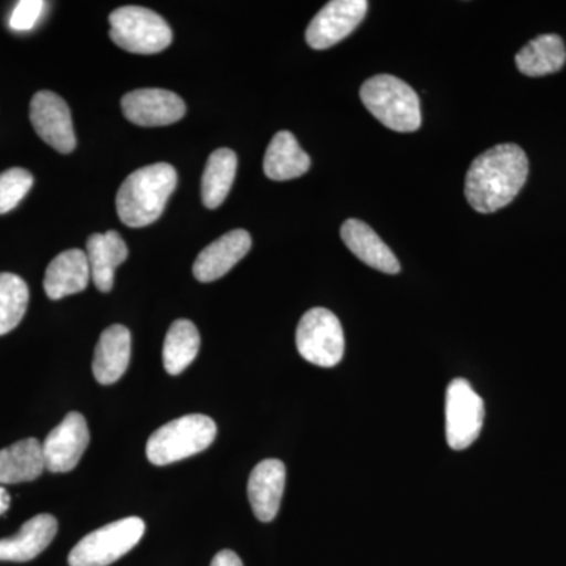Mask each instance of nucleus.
I'll use <instances>...</instances> for the list:
<instances>
[{
    "label": "nucleus",
    "instance_id": "f257e3e1",
    "mask_svg": "<svg viewBox=\"0 0 566 566\" xmlns=\"http://www.w3.org/2000/svg\"><path fill=\"white\" fill-rule=\"evenodd\" d=\"M528 175V159L515 144L495 145L476 156L465 175V199L475 211L494 212L515 200Z\"/></svg>",
    "mask_w": 566,
    "mask_h": 566
},
{
    "label": "nucleus",
    "instance_id": "f03ea898",
    "mask_svg": "<svg viewBox=\"0 0 566 566\" xmlns=\"http://www.w3.org/2000/svg\"><path fill=\"white\" fill-rule=\"evenodd\" d=\"M177 170L166 163L153 164L136 170L118 189V218L133 229H140L158 221L167 200L177 188Z\"/></svg>",
    "mask_w": 566,
    "mask_h": 566
},
{
    "label": "nucleus",
    "instance_id": "7ed1b4c3",
    "mask_svg": "<svg viewBox=\"0 0 566 566\" xmlns=\"http://www.w3.org/2000/svg\"><path fill=\"white\" fill-rule=\"evenodd\" d=\"M360 99L375 118L397 133H415L420 128L419 96L405 81L390 74H378L365 81Z\"/></svg>",
    "mask_w": 566,
    "mask_h": 566
},
{
    "label": "nucleus",
    "instance_id": "20e7f679",
    "mask_svg": "<svg viewBox=\"0 0 566 566\" xmlns=\"http://www.w3.org/2000/svg\"><path fill=\"white\" fill-rule=\"evenodd\" d=\"M218 427L211 417L182 416L164 424L147 442V458L151 464L167 465L202 453L214 442Z\"/></svg>",
    "mask_w": 566,
    "mask_h": 566
},
{
    "label": "nucleus",
    "instance_id": "39448f33",
    "mask_svg": "<svg viewBox=\"0 0 566 566\" xmlns=\"http://www.w3.org/2000/svg\"><path fill=\"white\" fill-rule=\"evenodd\" d=\"M111 40L133 54H158L172 43V29L163 17L144 7H120L112 11Z\"/></svg>",
    "mask_w": 566,
    "mask_h": 566
},
{
    "label": "nucleus",
    "instance_id": "423d86ee",
    "mask_svg": "<svg viewBox=\"0 0 566 566\" xmlns=\"http://www.w3.org/2000/svg\"><path fill=\"white\" fill-rule=\"evenodd\" d=\"M145 534L140 517H123L85 535L71 549L70 566H109L134 549Z\"/></svg>",
    "mask_w": 566,
    "mask_h": 566
},
{
    "label": "nucleus",
    "instance_id": "0eeeda50",
    "mask_svg": "<svg viewBox=\"0 0 566 566\" xmlns=\"http://www.w3.org/2000/svg\"><path fill=\"white\" fill-rule=\"evenodd\" d=\"M296 346L307 363L335 367L345 353L344 329L337 316L327 308H311L297 324Z\"/></svg>",
    "mask_w": 566,
    "mask_h": 566
},
{
    "label": "nucleus",
    "instance_id": "6e6552de",
    "mask_svg": "<svg viewBox=\"0 0 566 566\" xmlns=\"http://www.w3.org/2000/svg\"><path fill=\"white\" fill-rule=\"evenodd\" d=\"M485 419V403L463 378L453 379L446 394V436L453 450L476 441Z\"/></svg>",
    "mask_w": 566,
    "mask_h": 566
},
{
    "label": "nucleus",
    "instance_id": "1a4fd4ad",
    "mask_svg": "<svg viewBox=\"0 0 566 566\" xmlns=\"http://www.w3.org/2000/svg\"><path fill=\"white\" fill-rule=\"evenodd\" d=\"M91 442L87 420L80 412H70L43 442L44 464L52 474H66L80 464Z\"/></svg>",
    "mask_w": 566,
    "mask_h": 566
},
{
    "label": "nucleus",
    "instance_id": "9d476101",
    "mask_svg": "<svg viewBox=\"0 0 566 566\" xmlns=\"http://www.w3.org/2000/svg\"><path fill=\"white\" fill-rule=\"evenodd\" d=\"M367 10V0H333L326 3L305 32L308 46L314 50L334 46L363 22Z\"/></svg>",
    "mask_w": 566,
    "mask_h": 566
},
{
    "label": "nucleus",
    "instance_id": "9b49d317",
    "mask_svg": "<svg viewBox=\"0 0 566 566\" xmlns=\"http://www.w3.org/2000/svg\"><path fill=\"white\" fill-rule=\"evenodd\" d=\"M31 122L41 139L54 150L69 155L76 148L69 104L54 92H39L33 96Z\"/></svg>",
    "mask_w": 566,
    "mask_h": 566
},
{
    "label": "nucleus",
    "instance_id": "f8f14e48",
    "mask_svg": "<svg viewBox=\"0 0 566 566\" xmlns=\"http://www.w3.org/2000/svg\"><path fill=\"white\" fill-rule=\"evenodd\" d=\"M122 111L134 125L167 126L185 117L186 104L177 93L140 88L123 96Z\"/></svg>",
    "mask_w": 566,
    "mask_h": 566
},
{
    "label": "nucleus",
    "instance_id": "ddd939ff",
    "mask_svg": "<svg viewBox=\"0 0 566 566\" xmlns=\"http://www.w3.org/2000/svg\"><path fill=\"white\" fill-rule=\"evenodd\" d=\"M252 248L251 234L245 230H232L207 245L193 263V275L197 281L208 283L223 277L241 262Z\"/></svg>",
    "mask_w": 566,
    "mask_h": 566
},
{
    "label": "nucleus",
    "instance_id": "4468645a",
    "mask_svg": "<svg viewBox=\"0 0 566 566\" xmlns=\"http://www.w3.org/2000/svg\"><path fill=\"white\" fill-rule=\"evenodd\" d=\"M285 480L286 469L281 460H264L255 465L249 476L248 494L256 520L271 523L277 516Z\"/></svg>",
    "mask_w": 566,
    "mask_h": 566
},
{
    "label": "nucleus",
    "instance_id": "2eb2a0df",
    "mask_svg": "<svg viewBox=\"0 0 566 566\" xmlns=\"http://www.w3.org/2000/svg\"><path fill=\"white\" fill-rule=\"evenodd\" d=\"M132 360V333L122 324L107 327L96 345L93 375L103 386L115 385L128 370Z\"/></svg>",
    "mask_w": 566,
    "mask_h": 566
},
{
    "label": "nucleus",
    "instance_id": "dca6fc26",
    "mask_svg": "<svg viewBox=\"0 0 566 566\" xmlns=\"http://www.w3.org/2000/svg\"><path fill=\"white\" fill-rule=\"evenodd\" d=\"M91 279L87 253L81 249H70L59 253L48 266L43 282L44 292L50 300L59 301L70 294L84 292Z\"/></svg>",
    "mask_w": 566,
    "mask_h": 566
},
{
    "label": "nucleus",
    "instance_id": "f3484780",
    "mask_svg": "<svg viewBox=\"0 0 566 566\" xmlns=\"http://www.w3.org/2000/svg\"><path fill=\"white\" fill-rule=\"evenodd\" d=\"M59 531V523L48 513L33 516L17 535L0 539V562H29L39 557Z\"/></svg>",
    "mask_w": 566,
    "mask_h": 566
},
{
    "label": "nucleus",
    "instance_id": "a211bd4d",
    "mask_svg": "<svg viewBox=\"0 0 566 566\" xmlns=\"http://www.w3.org/2000/svg\"><path fill=\"white\" fill-rule=\"evenodd\" d=\"M340 234L346 248L360 262L386 274H397L400 271V262H398L395 253L367 223L359 221V219H348L342 226Z\"/></svg>",
    "mask_w": 566,
    "mask_h": 566
},
{
    "label": "nucleus",
    "instance_id": "6ab92c4d",
    "mask_svg": "<svg viewBox=\"0 0 566 566\" xmlns=\"http://www.w3.org/2000/svg\"><path fill=\"white\" fill-rule=\"evenodd\" d=\"M85 253L96 289L102 293H109L114 286L115 270L128 259V245L125 240L114 230L93 233L87 240Z\"/></svg>",
    "mask_w": 566,
    "mask_h": 566
},
{
    "label": "nucleus",
    "instance_id": "aec40b11",
    "mask_svg": "<svg viewBox=\"0 0 566 566\" xmlns=\"http://www.w3.org/2000/svg\"><path fill=\"white\" fill-rule=\"evenodd\" d=\"M43 444L35 438L22 439L0 450V485L33 482L43 474Z\"/></svg>",
    "mask_w": 566,
    "mask_h": 566
},
{
    "label": "nucleus",
    "instance_id": "412c9836",
    "mask_svg": "<svg viewBox=\"0 0 566 566\" xmlns=\"http://www.w3.org/2000/svg\"><path fill=\"white\" fill-rule=\"evenodd\" d=\"M311 169V158L290 132L275 134L264 155L263 170L274 181L303 177Z\"/></svg>",
    "mask_w": 566,
    "mask_h": 566
},
{
    "label": "nucleus",
    "instance_id": "4be33fe9",
    "mask_svg": "<svg viewBox=\"0 0 566 566\" xmlns=\"http://www.w3.org/2000/svg\"><path fill=\"white\" fill-rule=\"evenodd\" d=\"M565 62V43L556 33L536 36L516 55L517 69L531 77L557 73L564 69Z\"/></svg>",
    "mask_w": 566,
    "mask_h": 566
},
{
    "label": "nucleus",
    "instance_id": "5701e85b",
    "mask_svg": "<svg viewBox=\"0 0 566 566\" xmlns=\"http://www.w3.org/2000/svg\"><path fill=\"white\" fill-rule=\"evenodd\" d=\"M237 153L230 148H219L208 158L202 177V200L210 210L221 207L232 189L237 177Z\"/></svg>",
    "mask_w": 566,
    "mask_h": 566
},
{
    "label": "nucleus",
    "instance_id": "b1692460",
    "mask_svg": "<svg viewBox=\"0 0 566 566\" xmlns=\"http://www.w3.org/2000/svg\"><path fill=\"white\" fill-rule=\"evenodd\" d=\"M200 349V334L189 319H177L166 335L163 348L164 368L167 374H182L196 359Z\"/></svg>",
    "mask_w": 566,
    "mask_h": 566
},
{
    "label": "nucleus",
    "instance_id": "393cba45",
    "mask_svg": "<svg viewBox=\"0 0 566 566\" xmlns=\"http://www.w3.org/2000/svg\"><path fill=\"white\" fill-rule=\"evenodd\" d=\"M29 286L20 275L0 273V335L11 333L24 318Z\"/></svg>",
    "mask_w": 566,
    "mask_h": 566
},
{
    "label": "nucleus",
    "instance_id": "a878e982",
    "mask_svg": "<svg viewBox=\"0 0 566 566\" xmlns=\"http://www.w3.org/2000/svg\"><path fill=\"white\" fill-rule=\"evenodd\" d=\"M32 186L33 177L29 170L14 167L0 174V214L14 210Z\"/></svg>",
    "mask_w": 566,
    "mask_h": 566
},
{
    "label": "nucleus",
    "instance_id": "bb28decb",
    "mask_svg": "<svg viewBox=\"0 0 566 566\" xmlns=\"http://www.w3.org/2000/svg\"><path fill=\"white\" fill-rule=\"evenodd\" d=\"M44 10V2L41 0H22L14 7L10 17V29L14 32H28L35 28Z\"/></svg>",
    "mask_w": 566,
    "mask_h": 566
},
{
    "label": "nucleus",
    "instance_id": "cd10ccee",
    "mask_svg": "<svg viewBox=\"0 0 566 566\" xmlns=\"http://www.w3.org/2000/svg\"><path fill=\"white\" fill-rule=\"evenodd\" d=\"M210 566H244L243 560L233 551L223 549L221 553L216 554L211 560Z\"/></svg>",
    "mask_w": 566,
    "mask_h": 566
},
{
    "label": "nucleus",
    "instance_id": "c85d7f7f",
    "mask_svg": "<svg viewBox=\"0 0 566 566\" xmlns=\"http://www.w3.org/2000/svg\"><path fill=\"white\" fill-rule=\"evenodd\" d=\"M11 504V497L9 491L6 488L0 486V516L6 515L9 512Z\"/></svg>",
    "mask_w": 566,
    "mask_h": 566
}]
</instances>
